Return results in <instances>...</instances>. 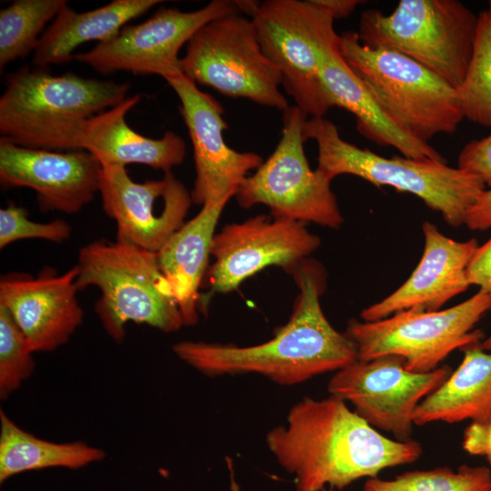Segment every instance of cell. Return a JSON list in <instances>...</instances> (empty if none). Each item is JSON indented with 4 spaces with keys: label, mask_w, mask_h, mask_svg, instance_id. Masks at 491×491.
<instances>
[{
    "label": "cell",
    "mask_w": 491,
    "mask_h": 491,
    "mask_svg": "<svg viewBox=\"0 0 491 491\" xmlns=\"http://www.w3.org/2000/svg\"><path fill=\"white\" fill-rule=\"evenodd\" d=\"M478 15L457 0H401L390 15L368 9L359 41L397 51L459 88L474 51Z\"/></svg>",
    "instance_id": "52a82bcc"
},
{
    "label": "cell",
    "mask_w": 491,
    "mask_h": 491,
    "mask_svg": "<svg viewBox=\"0 0 491 491\" xmlns=\"http://www.w3.org/2000/svg\"><path fill=\"white\" fill-rule=\"evenodd\" d=\"M175 92L179 110L193 145L195 180L191 191L192 202H207L235 196L238 187L264 162L253 152H238L224 139V108L211 95L201 91L183 73L165 80Z\"/></svg>",
    "instance_id": "2e32d148"
},
{
    "label": "cell",
    "mask_w": 491,
    "mask_h": 491,
    "mask_svg": "<svg viewBox=\"0 0 491 491\" xmlns=\"http://www.w3.org/2000/svg\"><path fill=\"white\" fill-rule=\"evenodd\" d=\"M231 198L203 205L198 214L186 221L156 253L159 268L171 287L184 326L198 321V290L208 270L215 226Z\"/></svg>",
    "instance_id": "7402d4cb"
},
{
    "label": "cell",
    "mask_w": 491,
    "mask_h": 491,
    "mask_svg": "<svg viewBox=\"0 0 491 491\" xmlns=\"http://www.w3.org/2000/svg\"><path fill=\"white\" fill-rule=\"evenodd\" d=\"M463 352L459 366L416 407V426L491 418V354L480 344Z\"/></svg>",
    "instance_id": "cb8c5ba5"
},
{
    "label": "cell",
    "mask_w": 491,
    "mask_h": 491,
    "mask_svg": "<svg viewBox=\"0 0 491 491\" xmlns=\"http://www.w3.org/2000/svg\"><path fill=\"white\" fill-rule=\"evenodd\" d=\"M480 346L482 349L486 350H491V334L489 336H487L486 339L482 341L480 344Z\"/></svg>",
    "instance_id": "8d00e7d4"
},
{
    "label": "cell",
    "mask_w": 491,
    "mask_h": 491,
    "mask_svg": "<svg viewBox=\"0 0 491 491\" xmlns=\"http://www.w3.org/2000/svg\"><path fill=\"white\" fill-rule=\"evenodd\" d=\"M457 167L477 175L491 188V134L467 143L458 155Z\"/></svg>",
    "instance_id": "4dcf8cb0"
},
{
    "label": "cell",
    "mask_w": 491,
    "mask_h": 491,
    "mask_svg": "<svg viewBox=\"0 0 491 491\" xmlns=\"http://www.w3.org/2000/svg\"><path fill=\"white\" fill-rule=\"evenodd\" d=\"M265 55L280 70L282 85L307 116L333 107L320 76L325 52L339 44L334 19L310 0L256 2L251 15Z\"/></svg>",
    "instance_id": "ba28073f"
},
{
    "label": "cell",
    "mask_w": 491,
    "mask_h": 491,
    "mask_svg": "<svg viewBox=\"0 0 491 491\" xmlns=\"http://www.w3.org/2000/svg\"><path fill=\"white\" fill-rule=\"evenodd\" d=\"M26 337L9 312L0 306V398L6 399L34 372L35 361Z\"/></svg>",
    "instance_id": "f1b7e54d"
},
{
    "label": "cell",
    "mask_w": 491,
    "mask_h": 491,
    "mask_svg": "<svg viewBox=\"0 0 491 491\" xmlns=\"http://www.w3.org/2000/svg\"><path fill=\"white\" fill-rule=\"evenodd\" d=\"M316 7L327 13L334 20L349 16L364 3L361 0H310Z\"/></svg>",
    "instance_id": "e575fe53"
},
{
    "label": "cell",
    "mask_w": 491,
    "mask_h": 491,
    "mask_svg": "<svg viewBox=\"0 0 491 491\" xmlns=\"http://www.w3.org/2000/svg\"><path fill=\"white\" fill-rule=\"evenodd\" d=\"M75 266L78 290L90 286L100 290L95 312L114 341L124 340L128 322L164 333L184 326L156 253L117 240H96L79 250Z\"/></svg>",
    "instance_id": "5b68a950"
},
{
    "label": "cell",
    "mask_w": 491,
    "mask_h": 491,
    "mask_svg": "<svg viewBox=\"0 0 491 491\" xmlns=\"http://www.w3.org/2000/svg\"><path fill=\"white\" fill-rule=\"evenodd\" d=\"M235 13L240 10L229 0H214L187 12L161 7L145 22L126 25L112 39L75 54L74 59L102 75L123 71L167 80L182 73V46L208 22Z\"/></svg>",
    "instance_id": "7c38bea8"
},
{
    "label": "cell",
    "mask_w": 491,
    "mask_h": 491,
    "mask_svg": "<svg viewBox=\"0 0 491 491\" xmlns=\"http://www.w3.org/2000/svg\"><path fill=\"white\" fill-rule=\"evenodd\" d=\"M467 120L491 127V10L478 15L473 55L462 85L456 89Z\"/></svg>",
    "instance_id": "83f0119b"
},
{
    "label": "cell",
    "mask_w": 491,
    "mask_h": 491,
    "mask_svg": "<svg viewBox=\"0 0 491 491\" xmlns=\"http://www.w3.org/2000/svg\"><path fill=\"white\" fill-rule=\"evenodd\" d=\"M161 0H114L96 9L76 12L66 3L41 35L33 53L35 67L66 64L82 44L103 43L115 37L132 19L145 14Z\"/></svg>",
    "instance_id": "603a6c76"
},
{
    "label": "cell",
    "mask_w": 491,
    "mask_h": 491,
    "mask_svg": "<svg viewBox=\"0 0 491 491\" xmlns=\"http://www.w3.org/2000/svg\"><path fill=\"white\" fill-rule=\"evenodd\" d=\"M303 136L305 141H316V169L331 181L347 174L377 187L386 185L415 195L454 227L465 225L468 211L486 187L477 175L446 162L398 155L388 158L360 148L344 140L337 126L325 117L307 118Z\"/></svg>",
    "instance_id": "277c9868"
},
{
    "label": "cell",
    "mask_w": 491,
    "mask_h": 491,
    "mask_svg": "<svg viewBox=\"0 0 491 491\" xmlns=\"http://www.w3.org/2000/svg\"><path fill=\"white\" fill-rule=\"evenodd\" d=\"M71 225L65 220L35 222L28 218L25 208L9 205L0 209V248L3 249L17 240L44 239L55 243L68 240Z\"/></svg>",
    "instance_id": "f546056e"
},
{
    "label": "cell",
    "mask_w": 491,
    "mask_h": 491,
    "mask_svg": "<svg viewBox=\"0 0 491 491\" xmlns=\"http://www.w3.org/2000/svg\"><path fill=\"white\" fill-rule=\"evenodd\" d=\"M488 9L491 10V0L488 2Z\"/></svg>",
    "instance_id": "f35d334b"
},
{
    "label": "cell",
    "mask_w": 491,
    "mask_h": 491,
    "mask_svg": "<svg viewBox=\"0 0 491 491\" xmlns=\"http://www.w3.org/2000/svg\"><path fill=\"white\" fill-rule=\"evenodd\" d=\"M99 193L105 213L116 224V240L157 253L185 223L191 192L173 174L137 183L121 165H102Z\"/></svg>",
    "instance_id": "9a60e30c"
},
{
    "label": "cell",
    "mask_w": 491,
    "mask_h": 491,
    "mask_svg": "<svg viewBox=\"0 0 491 491\" xmlns=\"http://www.w3.org/2000/svg\"><path fill=\"white\" fill-rule=\"evenodd\" d=\"M65 0H16L0 11V69L34 53Z\"/></svg>",
    "instance_id": "484cf974"
},
{
    "label": "cell",
    "mask_w": 491,
    "mask_h": 491,
    "mask_svg": "<svg viewBox=\"0 0 491 491\" xmlns=\"http://www.w3.org/2000/svg\"><path fill=\"white\" fill-rule=\"evenodd\" d=\"M422 230L425 249L416 269L395 292L363 309V321L381 320L408 309L436 311L470 286L467 267L479 246L477 241H456L427 221Z\"/></svg>",
    "instance_id": "d6986e66"
},
{
    "label": "cell",
    "mask_w": 491,
    "mask_h": 491,
    "mask_svg": "<svg viewBox=\"0 0 491 491\" xmlns=\"http://www.w3.org/2000/svg\"><path fill=\"white\" fill-rule=\"evenodd\" d=\"M140 99L139 95L128 96L119 105L90 118L82 131L80 147L95 155L101 165L125 167L138 164L164 173L172 171L185 159V143L172 131L158 139L135 131L125 117Z\"/></svg>",
    "instance_id": "44dd1931"
},
{
    "label": "cell",
    "mask_w": 491,
    "mask_h": 491,
    "mask_svg": "<svg viewBox=\"0 0 491 491\" xmlns=\"http://www.w3.org/2000/svg\"><path fill=\"white\" fill-rule=\"evenodd\" d=\"M338 49L387 114L418 140L452 134L465 118L456 89L408 56L366 46L351 31L340 35Z\"/></svg>",
    "instance_id": "8992f818"
},
{
    "label": "cell",
    "mask_w": 491,
    "mask_h": 491,
    "mask_svg": "<svg viewBox=\"0 0 491 491\" xmlns=\"http://www.w3.org/2000/svg\"><path fill=\"white\" fill-rule=\"evenodd\" d=\"M467 278L478 291L491 294V237L476 248L467 267Z\"/></svg>",
    "instance_id": "d6a6232c"
},
{
    "label": "cell",
    "mask_w": 491,
    "mask_h": 491,
    "mask_svg": "<svg viewBox=\"0 0 491 491\" xmlns=\"http://www.w3.org/2000/svg\"><path fill=\"white\" fill-rule=\"evenodd\" d=\"M307 118L296 105L283 112L282 135L276 149L243 181L235 196L246 209L262 204L275 218L338 229L344 219L331 180L311 169L305 154L303 125Z\"/></svg>",
    "instance_id": "8fae6325"
},
{
    "label": "cell",
    "mask_w": 491,
    "mask_h": 491,
    "mask_svg": "<svg viewBox=\"0 0 491 491\" xmlns=\"http://www.w3.org/2000/svg\"><path fill=\"white\" fill-rule=\"evenodd\" d=\"M128 90V83L22 67L0 97L1 138L33 149L79 150L87 121L122 103Z\"/></svg>",
    "instance_id": "3957f363"
},
{
    "label": "cell",
    "mask_w": 491,
    "mask_h": 491,
    "mask_svg": "<svg viewBox=\"0 0 491 491\" xmlns=\"http://www.w3.org/2000/svg\"><path fill=\"white\" fill-rule=\"evenodd\" d=\"M292 274L299 294L289 320L271 339L249 346L182 341L173 346L174 353L209 376L256 374L281 386L297 385L356 362V344L322 310L317 268L305 260Z\"/></svg>",
    "instance_id": "7a4b0ae2"
},
{
    "label": "cell",
    "mask_w": 491,
    "mask_h": 491,
    "mask_svg": "<svg viewBox=\"0 0 491 491\" xmlns=\"http://www.w3.org/2000/svg\"><path fill=\"white\" fill-rule=\"evenodd\" d=\"M321 491H334V489H333V488L326 487V488L322 489ZM362 491H363V490H362Z\"/></svg>",
    "instance_id": "74e56055"
},
{
    "label": "cell",
    "mask_w": 491,
    "mask_h": 491,
    "mask_svg": "<svg viewBox=\"0 0 491 491\" xmlns=\"http://www.w3.org/2000/svg\"><path fill=\"white\" fill-rule=\"evenodd\" d=\"M447 366L418 373L408 370L396 356L357 360L336 372L328 382L330 395L349 402L374 428L409 441L418 405L451 374Z\"/></svg>",
    "instance_id": "4fadbf2b"
},
{
    "label": "cell",
    "mask_w": 491,
    "mask_h": 491,
    "mask_svg": "<svg viewBox=\"0 0 491 491\" xmlns=\"http://www.w3.org/2000/svg\"><path fill=\"white\" fill-rule=\"evenodd\" d=\"M490 308L491 294L478 291L444 310L408 309L374 322L351 319L346 333L358 360L396 356L408 370L426 373L454 350L482 343L483 333L473 328Z\"/></svg>",
    "instance_id": "30bf717a"
},
{
    "label": "cell",
    "mask_w": 491,
    "mask_h": 491,
    "mask_svg": "<svg viewBox=\"0 0 491 491\" xmlns=\"http://www.w3.org/2000/svg\"><path fill=\"white\" fill-rule=\"evenodd\" d=\"M77 268L32 277L9 274L0 280V306L11 315L34 352L65 344L83 321L77 300Z\"/></svg>",
    "instance_id": "ac0fdd59"
},
{
    "label": "cell",
    "mask_w": 491,
    "mask_h": 491,
    "mask_svg": "<svg viewBox=\"0 0 491 491\" xmlns=\"http://www.w3.org/2000/svg\"><path fill=\"white\" fill-rule=\"evenodd\" d=\"M363 491H491L488 467L462 465L407 471L392 479L367 478Z\"/></svg>",
    "instance_id": "4316f807"
},
{
    "label": "cell",
    "mask_w": 491,
    "mask_h": 491,
    "mask_svg": "<svg viewBox=\"0 0 491 491\" xmlns=\"http://www.w3.org/2000/svg\"><path fill=\"white\" fill-rule=\"evenodd\" d=\"M105 453L83 441L55 443L36 437L0 411V483L32 470L78 469L101 461Z\"/></svg>",
    "instance_id": "d4e9b609"
},
{
    "label": "cell",
    "mask_w": 491,
    "mask_h": 491,
    "mask_svg": "<svg viewBox=\"0 0 491 491\" xmlns=\"http://www.w3.org/2000/svg\"><path fill=\"white\" fill-rule=\"evenodd\" d=\"M320 76L333 106L354 115L362 135L377 145L395 147L405 157L446 162L429 143L418 140L396 123L348 66L338 45L325 52Z\"/></svg>",
    "instance_id": "ffe728a7"
},
{
    "label": "cell",
    "mask_w": 491,
    "mask_h": 491,
    "mask_svg": "<svg viewBox=\"0 0 491 491\" xmlns=\"http://www.w3.org/2000/svg\"><path fill=\"white\" fill-rule=\"evenodd\" d=\"M465 225L473 231L491 227V188L486 189L468 211Z\"/></svg>",
    "instance_id": "836d02e7"
},
{
    "label": "cell",
    "mask_w": 491,
    "mask_h": 491,
    "mask_svg": "<svg viewBox=\"0 0 491 491\" xmlns=\"http://www.w3.org/2000/svg\"><path fill=\"white\" fill-rule=\"evenodd\" d=\"M462 446L470 455L485 456L491 466V418L471 422L464 431Z\"/></svg>",
    "instance_id": "1f68e13d"
},
{
    "label": "cell",
    "mask_w": 491,
    "mask_h": 491,
    "mask_svg": "<svg viewBox=\"0 0 491 491\" xmlns=\"http://www.w3.org/2000/svg\"><path fill=\"white\" fill-rule=\"evenodd\" d=\"M180 67L196 85L224 95L249 99L283 112L289 107L279 88L280 70L263 52L252 18L240 13L202 26L186 44Z\"/></svg>",
    "instance_id": "9c48e42d"
},
{
    "label": "cell",
    "mask_w": 491,
    "mask_h": 491,
    "mask_svg": "<svg viewBox=\"0 0 491 491\" xmlns=\"http://www.w3.org/2000/svg\"><path fill=\"white\" fill-rule=\"evenodd\" d=\"M320 246L319 236L305 223L257 215L228 224L215 234L207 270L210 288L216 293L235 290L262 269L277 266L293 272Z\"/></svg>",
    "instance_id": "5bb4252c"
},
{
    "label": "cell",
    "mask_w": 491,
    "mask_h": 491,
    "mask_svg": "<svg viewBox=\"0 0 491 491\" xmlns=\"http://www.w3.org/2000/svg\"><path fill=\"white\" fill-rule=\"evenodd\" d=\"M102 165L86 150L49 151L0 138V182L36 193L43 211H80L99 193Z\"/></svg>",
    "instance_id": "e0dca14e"
},
{
    "label": "cell",
    "mask_w": 491,
    "mask_h": 491,
    "mask_svg": "<svg viewBox=\"0 0 491 491\" xmlns=\"http://www.w3.org/2000/svg\"><path fill=\"white\" fill-rule=\"evenodd\" d=\"M266 442L280 466L295 476L296 491L341 490L386 468L416 462L423 453L419 442L383 436L332 395L297 402Z\"/></svg>",
    "instance_id": "6da1fadb"
},
{
    "label": "cell",
    "mask_w": 491,
    "mask_h": 491,
    "mask_svg": "<svg viewBox=\"0 0 491 491\" xmlns=\"http://www.w3.org/2000/svg\"><path fill=\"white\" fill-rule=\"evenodd\" d=\"M228 467H229V471L231 472V490L232 491H239V487H238L237 483L235 481V477H234L233 470H232V466H230L229 461H228Z\"/></svg>",
    "instance_id": "d590c367"
}]
</instances>
